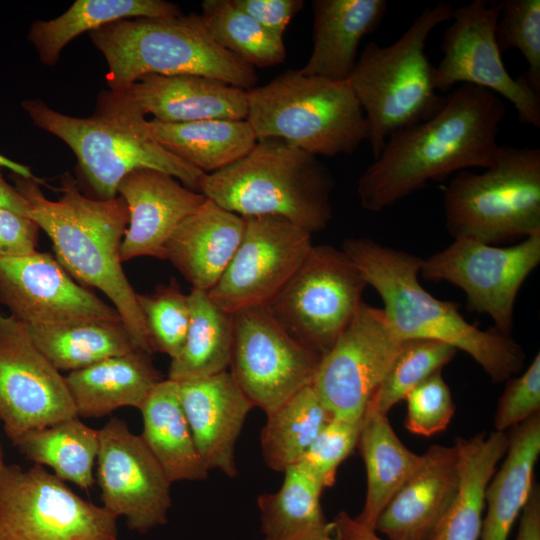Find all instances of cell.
Listing matches in <instances>:
<instances>
[{
  "label": "cell",
  "instance_id": "cell-1",
  "mask_svg": "<svg viewBox=\"0 0 540 540\" xmlns=\"http://www.w3.org/2000/svg\"><path fill=\"white\" fill-rule=\"evenodd\" d=\"M503 99L462 84L433 117L392 134L357 182L361 206L385 209L429 181L466 168H489L500 153L497 138L506 116Z\"/></svg>",
  "mask_w": 540,
  "mask_h": 540
},
{
  "label": "cell",
  "instance_id": "cell-2",
  "mask_svg": "<svg viewBox=\"0 0 540 540\" xmlns=\"http://www.w3.org/2000/svg\"><path fill=\"white\" fill-rule=\"evenodd\" d=\"M14 186L30 204L28 217L50 238L61 266L85 287L100 290L117 310L136 350L151 355L137 293L122 267L120 248L128 225L125 201L87 196L69 173L61 177L57 200L48 199L39 178L10 172Z\"/></svg>",
  "mask_w": 540,
  "mask_h": 540
},
{
  "label": "cell",
  "instance_id": "cell-3",
  "mask_svg": "<svg viewBox=\"0 0 540 540\" xmlns=\"http://www.w3.org/2000/svg\"><path fill=\"white\" fill-rule=\"evenodd\" d=\"M342 250L383 302L382 311L396 337L428 339L470 355L495 383L520 372L525 354L511 337L493 327L481 330L467 322L459 304L435 298L419 281L422 259L368 237H350Z\"/></svg>",
  "mask_w": 540,
  "mask_h": 540
},
{
  "label": "cell",
  "instance_id": "cell-4",
  "mask_svg": "<svg viewBox=\"0 0 540 540\" xmlns=\"http://www.w3.org/2000/svg\"><path fill=\"white\" fill-rule=\"evenodd\" d=\"M21 108L36 127L72 150L92 198H116L121 180L140 168L169 174L200 192L205 173L168 152L149 134L145 112L127 91L102 90L88 117L63 114L38 98L23 100Z\"/></svg>",
  "mask_w": 540,
  "mask_h": 540
},
{
  "label": "cell",
  "instance_id": "cell-5",
  "mask_svg": "<svg viewBox=\"0 0 540 540\" xmlns=\"http://www.w3.org/2000/svg\"><path fill=\"white\" fill-rule=\"evenodd\" d=\"M88 34L113 91H127L151 74L201 75L245 91L257 84L255 68L221 47L200 14L121 19Z\"/></svg>",
  "mask_w": 540,
  "mask_h": 540
},
{
  "label": "cell",
  "instance_id": "cell-6",
  "mask_svg": "<svg viewBox=\"0 0 540 540\" xmlns=\"http://www.w3.org/2000/svg\"><path fill=\"white\" fill-rule=\"evenodd\" d=\"M334 186L317 156L267 138L235 163L205 174L200 193L241 217L278 216L313 234L332 218Z\"/></svg>",
  "mask_w": 540,
  "mask_h": 540
},
{
  "label": "cell",
  "instance_id": "cell-7",
  "mask_svg": "<svg viewBox=\"0 0 540 540\" xmlns=\"http://www.w3.org/2000/svg\"><path fill=\"white\" fill-rule=\"evenodd\" d=\"M453 7L438 2L425 8L391 45L369 42L348 82L364 112L374 159L395 132L437 114L446 102L434 82L426 54L431 32L451 18Z\"/></svg>",
  "mask_w": 540,
  "mask_h": 540
},
{
  "label": "cell",
  "instance_id": "cell-8",
  "mask_svg": "<svg viewBox=\"0 0 540 540\" xmlns=\"http://www.w3.org/2000/svg\"><path fill=\"white\" fill-rule=\"evenodd\" d=\"M257 140L277 138L315 156L352 154L368 140L364 112L348 81L289 69L246 91Z\"/></svg>",
  "mask_w": 540,
  "mask_h": 540
},
{
  "label": "cell",
  "instance_id": "cell-9",
  "mask_svg": "<svg viewBox=\"0 0 540 540\" xmlns=\"http://www.w3.org/2000/svg\"><path fill=\"white\" fill-rule=\"evenodd\" d=\"M447 231L488 245L540 232V149L501 146L482 173L459 171L444 190Z\"/></svg>",
  "mask_w": 540,
  "mask_h": 540
},
{
  "label": "cell",
  "instance_id": "cell-10",
  "mask_svg": "<svg viewBox=\"0 0 540 540\" xmlns=\"http://www.w3.org/2000/svg\"><path fill=\"white\" fill-rule=\"evenodd\" d=\"M366 286L342 249L313 245L266 307L295 340L322 356L353 319Z\"/></svg>",
  "mask_w": 540,
  "mask_h": 540
},
{
  "label": "cell",
  "instance_id": "cell-11",
  "mask_svg": "<svg viewBox=\"0 0 540 540\" xmlns=\"http://www.w3.org/2000/svg\"><path fill=\"white\" fill-rule=\"evenodd\" d=\"M117 517L43 466L0 472V540H117Z\"/></svg>",
  "mask_w": 540,
  "mask_h": 540
},
{
  "label": "cell",
  "instance_id": "cell-12",
  "mask_svg": "<svg viewBox=\"0 0 540 540\" xmlns=\"http://www.w3.org/2000/svg\"><path fill=\"white\" fill-rule=\"evenodd\" d=\"M539 263L540 232L508 247L456 238L445 249L422 259L420 275L462 289L468 311L488 314L495 330L511 336L516 297Z\"/></svg>",
  "mask_w": 540,
  "mask_h": 540
},
{
  "label": "cell",
  "instance_id": "cell-13",
  "mask_svg": "<svg viewBox=\"0 0 540 540\" xmlns=\"http://www.w3.org/2000/svg\"><path fill=\"white\" fill-rule=\"evenodd\" d=\"M499 12V2L487 0L452 9L442 37L443 57L434 68L435 87L440 94L458 84L487 89L513 104L521 124L540 128V93L504 66L495 38Z\"/></svg>",
  "mask_w": 540,
  "mask_h": 540
},
{
  "label": "cell",
  "instance_id": "cell-14",
  "mask_svg": "<svg viewBox=\"0 0 540 540\" xmlns=\"http://www.w3.org/2000/svg\"><path fill=\"white\" fill-rule=\"evenodd\" d=\"M232 320L230 373L254 407L268 414L312 385L321 355L295 340L266 306Z\"/></svg>",
  "mask_w": 540,
  "mask_h": 540
},
{
  "label": "cell",
  "instance_id": "cell-15",
  "mask_svg": "<svg viewBox=\"0 0 540 540\" xmlns=\"http://www.w3.org/2000/svg\"><path fill=\"white\" fill-rule=\"evenodd\" d=\"M402 342L382 309L363 301L334 345L321 356L312 383L333 417L362 420Z\"/></svg>",
  "mask_w": 540,
  "mask_h": 540
},
{
  "label": "cell",
  "instance_id": "cell-16",
  "mask_svg": "<svg viewBox=\"0 0 540 540\" xmlns=\"http://www.w3.org/2000/svg\"><path fill=\"white\" fill-rule=\"evenodd\" d=\"M75 416L65 376L38 349L26 325L0 311V422L10 441Z\"/></svg>",
  "mask_w": 540,
  "mask_h": 540
},
{
  "label": "cell",
  "instance_id": "cell-17",
  "mask_svg": "<svg viewBox=\"0 0 540 540\" xmlns=\"http://www.w3.org/2000/svg\"><path fill=\"white\" fill-rule=\"evenodd\" d=\"M242 240L223 275L207 293L230 314L266 306L313 246L312 234L278 216L243 217Z\"/></svg>",
  "mask_w": 540,
  "mask_h": 540
},
{
  "label": "cell",
  "instance_id": "cell-18",
  "mask_svg": "<svg viewBox=\"0 0 540 540\" xmlns=\"http://www.w3.org/2000/svg\"><path fill=\"white\" fill-rule=\"evenodd\" d=\"M97 482L102 506L125 516L128 528L147 533L167 522L172 505L169 480L141 435L112 417L99 430Z\"/></svg>",
  "mask_w": 540,
  "mask_h": 540
},
{
  "label": "cell",
  "instance_id": "cell-19",
  "mask_svg": "<svg viewBox=\"0 0 540 540\" xmlns=\"http://www.w3.org/2000/svg\"><path fill=\"white\" fill-rule=\"evenodd\" d=\"M0 304L26 326L122 321L112 305L76 282L47 252L0 258Z\"/></svg>",
  "mask_w": 540,
  "mask_h": 540
},
{
  "label": "cell",
  "instance_id": "cell-20",
  "mask_svg": "<svg viewBox=\"0 0 540 540\" xmlns=\"http://www.w3.org/2000/svg\"><path fill=\"white\" fill-rule=\"evenodd\" d=\"M126 203L128 225L120 248L122 262L148 256L166 260V245L181 222L206 200L164 172L140 168L118 186Z\"/></svg>",
  "mask_w": 540,
  "mask_h": 540
},
{
  "label": "cell",
  "instance_id": "cell-21",
  "mask_svg": "<svg viewBox=\"0 0 540 540\" xmlns=\"http://www.w3.org/2000/svg\"><path fill=\"white\" fill-rule=\"evenodd\" d=\"M178 384L180 401L204 464L208 470L236 476V442L254 406L227 370Z\"/></svg>",
  "mask_w": 540,
  "mask_h": 540
},
{
  "label": "cell",
  "instance_id": "cell-22",
  "mask_svg": "<svg viewBox=\"0 0 540 540\" xmlns=\"http://www.w3.org/2000/svg\"><path fill=\"white\" fill-rule=\"evenodd\" d=\"M456 445H432L414 475L390 500L375 531L388 540H428L447 511L458 487Z\"/></svg>",
  "mask_w": 540,
  "mask_h": 540
},
{
  "label": "cell",
  "instance_id": "cell-23",
  "mask_svg": "<svg viewBox=\"0 0 540 540\" xmlns=\"http://www.w3.org/2000/svg\"><path fill=\"white\" fill-rule=\"evenodd\" d=\"M127 92L146 115L165 123L246 120L248 114L245 90L201 75H146Z\"/></svg>",
  "mask_w": 540,
  "mask_h": 540
},
{
  "label": "cell",
  "instance_id": "cell-24",
  "mask_svg": "<svg viewBox=\"0 0 540 540\" xmlns=\"http://www.w3.org/2000/svg\"><path fill=\"white\" fill-rule=\"evenodd\" d=\"M245 229V219L212 200L184 219L166 245V260L193 289L208 292L232 260Z\"/></svg>",
  "mask_w": 540,
  "mask_h": 540
},
{
  "label": "cell",
  "instance_id": "cell-25",
  "mask_svg": "<svg viewBox=\"0 0 540 540\" xmlns=\"http://www.w3.org/2000/svg\"><path fill=\"white\" fill-rule=\"evenodd\" d=\"M313 48L299 69L307 76L344 82L358 60L362 38L377 30L386 0H313Z\"/></svg>",
  "mask_w": 540,
  "mask_h": 540
},
{
  "label": "cell",
  "instance_id": "cell-26",
  "mask_svg": "<svg viewBox=\"0 0 540 540\" xmlns=\"http://www.w3.org/2000/svg\"><path fill=\"white\" fill-rule=\"evenodd\" d=\"M151 355L132 350L65 376L78 417L99 418L122 407L140 408L163 380Z\"/></svg>",
  "mask_w": 540,
  "mask_h": 540
},
{
  "label": "cell",
  "instance_id": "cell-27",
  "mask_svg": "<svg viewBox=\"0 0 540 540\" xmlns=\"http://www.w3.org/2000/svg\"><path fill=\"white\" fill-rule=\"evenodd\" d=\"M508 443V434L499 431L455 439L459 453L458 487L428 540H479L486 489Z\"/></svg>",
  "mask_w": 540,
  "mask_h": 540
},
{
  "label": "cell",
  "instance_id": "cell-28",
  "mask_svg": "<svg viewBox=\"0 0 540 540\" xmlns=\"http://www.w3.org/2000/svg\"><path fill=\"white\" fill-rule=\"evenodd\" d=\"M357 446L365 464L367 488L363 509L355 519L375 530L378 517L419 469L423 455L409 450L396 435L387 415L369 404L361 421Z\"/></svg>",
  "mask_w": 540,
  "mask_h": 540
},
{
  "label": "cell",
  "instance_id": "cell-29",
  "mask_svg": "<svg viewBox=\"0 0 540 540\" xmlns=\"http://www.w3.org/2000/svg\"><path fill=\"white\" fill-rule=\"evenodd\" d=\"M143 419L142 439L169 480L200 481L208 477L194 443L179 395V384L159 382L139 408Z\"/></svg>",
  "mask_w": 540,
  "mask_h": 540
},
{
  "label": "cell",
  "instance_id": "cell-30",
  "mask_svg": "<svg viewBox=\"0 0 540 540\" xmlns=\"http://www.w3.org/2000/svg\"><path fill=\"white\" fill-rule=\"evenodd\" d=\"M500 469L485 494L487 513L479 540H508L533 486V472L540 454V413L513 427Z\"/></svg>",
  "mask_w": 540,
  "mask_h": 540
},
{
  "label": "cell",
  "instance_id": "cell-31",
  "mask_svg": "<svg viewBox=\"0 0 540 540\" xmlns=\"http://www.w3.org/2000/svg\"><path fill=\"white\" fill-rule=\"evenodd\" d=\"M146 128L164 149L205 174L240 160L258 141L247 120L165 123L152 119Z\"/></svg>",
  "mask_w": 540,
  "mask_h": 540
},
{
  "label": "cell",
  "instance_id": "cell-32",
  "mask_svg": "<svg viewBox=\"0 0 540 540\" xmlns=\"http://www.w3.org/2000/svg\"><path fill=\"white\" fill-rule=\"evenodd\" d=\"M180 8L164 0H76L60 16L36 20L27 39L43 65L54 66L62 50L84 32H91L121 19L138 17H175Z\"/></svg>",
  "mask_w": 540,
  "mask_h": 540
},
{
  "label": "cell",
  "instance_id": "cell-33",
  "mask_svg": "<svg viewBox=\"0 0 540 540\" xmlns=\"http://www.w3.org/2000/svg\"><path fill=\"white\" fill-rule=\"evenodd\" d=\"M188 299L187 335L168 371V379L177 383L226 371L232 353V314L213 302L205 291L192 288Z\"/></svg>",
  "mask_w": 540,
  "mask_h": 540
},
{
  "label": "cell",
  "instance_id": "cell-34",
  "mask_svg": "<svg viewBox=\"0 0 540 540\" xmlns=\"http://www.w3.org/2000/svg\"><path fill=\"white\" fill-rule=\"evenodd\" d=\"M280 489L258 497L264 540H330L332 522L322 507V489L295 465L284 471Z\"/></svg>",
  "mask_w": 540,
  "mask_h": 540
},
{
  "label": "cell",
  "instance_id": "cell-35",
  "mask_svg": "<svg viewBox=\"0 0 540 540\" xmlns=\"http://www.w3.org/2000/svg\"><path fill=\"white\" fill-rule=\"evenodd\" d=\"M26 327L38 349L59 371H77L136 350L122 321L89 320Z\"/></svg>",
  "mask_w": 540,
  "mask_h": 540
},
{
  "label": "cell",
  "instance_id": "cell-36",
  "mask_svg": "<svg viewBox=\"0 0 540 540\" xmlns=\"http://www.w3.org/2000/svg\"><path fill=\"white\" fill-rule=\"evenodd\" d=\"M13 445L26 459L50 467L63 481L84 490L95 483L99 430L87 426L78 416L31 431Z\"/></svg>",
  "mask_w": 540,
  "mask_h": 540
},
{
  "label": "cell",
  "instance_id": "cell-37",
  "mask_svg": "<svg viewBox=\"0 0 540 540\" xmlns=\"http://www.w3.org/2000/svg\"><path fill=\"white\" fill-rule=\"evenodd\" d=\"M266 415L260 437L262 456L278 472L295 465L333 418L312 385Z\"/></svg>",
  "mask_w": 540,
  "mask_h": 540
},
{
  "label": "cell",
  "instance_id": "cell-38",
  "mask_svg": "<svg viewBox=\"0 0 540 540\" xmlns=\"http://www.w3.org/2000/svg\"><path fill=\"white\" fill-rule=\"evenodd\" d=\"M200 14L212 38L225 50L253 68L272 67L284 62L287 52L279 38L232 0H205Z\"/></svg>",
  "mask_w": 540,
  "mask_h": 540
},
{
  "label": "cell",
  "instance_id": "cell-39",
  "mask_svg": "<svg viewBox=\"0 0 540 540\" xmlns=\"http://www.w3.org/2000/svg\"><path fill=\"white\" fill-rule=\"evenodd\" d=\"M456 353L457 350L451 345L436 340L403 341L369 405L387 415L390 409L404 400L416 386L440 372Z\"/></svg>",
  "mask_w": 540,
  "mask_h": 540
},
{
  "label": "cell",
  "instance_id": "cell-40",
  "mask_svg": "<svg viewBox=\"0 0 540 540\" xmlns=\"http://www.w3.org/2000/svg\"><path fill=\"white\" fill-rule=\"evenodd\" d=\"M137 302L153 351L165 353L171 360L176 358L183 348L190 321L188 294L172 278L149 294L137 293Z\"/></svg>",
  "mask_w": 540,
  "mask_h": 540
},
{
  "label": "cell",
  "instance_id": "cell-41",
  "mask_svg": "<svg viewBox=\"0 0 540 540\" xmlns=\"http://www.w3.org/2000/svg\"><path fill=\"white\" fill-rule=\"evenodd\" d=\"M495 29L500 52L518 49L527 63L523 77L540 93V0H503Z\"/></svg>",
  "mask_w": 540,
  "mask_h": 540
},
{
  "label": "cell",
  "instance_id": "cell-42",
  "mask_svg": "<svg viewBox=\"0 0 540 540\" xmlns=\"http://www.w3.org/2000/svg\"><path fill=\"white\" fill-rule=\"evenodd\" d=\"M361 421L333 417L295 466L322 490L333 486L338 467L357 447Z\"/></svg>",
  "mask_w": 540,
  "mask_h": 540
},
{
  "label": "cell",
  "instance_id": "cell-43",
  "mask_svg": "<svg viewBox=\"0 0 540 540\" xmlns=\"http://www.w3.org/2000/svg\"><path fill=\"white\" fill-rule=\"evenodd\" d=\"M404 400L407 402L405 427L417 435L431 436L443 431L455 412L450 388L441 371L416 386Z\"/></svg>",
  "mask_w": 540,
  "mask_h": 540
},
{
  "label": "cell",
  "instance_id": "cell-44",
  "mask_svg": "<svg viewBox=\"0 0 540 540\" xmlns=\"http://www.w3.org/2000/svg\"><path fill=\"white\" fill-rule=\"evenodd\" d=\"M540 410V354L537 353L529 367L518 377L507 380L494 417L495 431L507 429L524 422Z\"/></svg>",
  "mask_w": 540,
  "mask_h": 540
},
{
  "label": "cell",
  "instance_id": "cell-45",
  "mask_svg": "<svg viewBox=\"0 0 540 540\" xmlns=\"http://www.w3.org/2000/svg\"><path fill=\"white\" fill-rule=\"evenodd\" d=\"M39 226L29 217L0 210V258L37 251Z\"/></svg>",
  "mask_w": 540,
  "mask_h": 540
},
{
  "label": "cell",
  "instance_id": "cell-46",
  "mask_svg": "<svg viewBox=\"0 0 540 540\" xmlns=\"http://www.w3.org/2000/svg\"><path fill=\"white\" fill-rule=\"evenodd\" d=\"M273 35L282 38L292 20L304 7L303 0H232Z\"/></svg>",
  "mask_w": 540,
  "mask_h": 540
},
{
  "label": "cell",
  "instance_id": "cell-47",
  "mask_svg": "<svg viewBox=\"0 0 540 540\" xmlns=\"http://www.w3.org/2000/svg\"><path fill=\"white\" fill-rule=\"evenodd\" d=\"M516 540H540V488L533 484L522 509Z\"/></svg>",
  "mask_w": 540,
  "mask_h": 540
},
{
  "label": "cell",
  "instance_id": "cell-48",
  "mask_svg": "<svg viewBox=\"0 0 540 540\" xmlns=\"http://www.w3.org/2000/svg\"><path fill=\"white\" fill-rule=\"evenodd\" d=\"M332 525L333 531L341 540H385L379 537L374 529L359 523L345 511L336 515Z\"/></svg>",
  "mask_w": 540,
  "mask_h": 540
},
{
  "label": "cell",
  "instance_id": "cell-49",
  "mask_svg": "<svg viewBox=\"0 0 540 540\" xmlns=\"http://www.w3.org/2000/svg\"><path fill=\"white\" fill-rule=\"evenodd\" d=\"M4 168L0 167V210H8L27 216L30 212V204L20 191L9 183L4 175Z\"/></svg>",
  "mask_w": 540,
  "mask_h": 540
},
{
  "label": "cell",
  "instance_id": "cell-50",
  "mask_svg": "<svg viewBox=\"0 0 540 540\" xmlns=\"http://www.w3.org/2000/svg\"><path fill=\"white\" fill-rule=\"evenodd\" d=\"M0 167L9 170L11 173L26 177L37 178L29 166L14 161L0 153Z\"/></svg>",
  "mask_w": 540,
  "mask_h": 540
},
{
  "label": "cell",
  "instance_id": "cell-51",
  "mask_svg": "<svg viewBox=\"0 0 540 540\" xmlns=\"http://www.w3.org/2000/svg\"><path fill=\"white\" fill-rule=\"evenodd\" d=\"M5 463H4V457H3V452H2V448H1V444H0V472L2 470V468L4 467Z\"/></svg>",
  "mask_w": 540,
  "mask_h": 540
},
{
  "label": "cell",
  "instance_id": "cell-52",
  "mask_svg": "<svg viewBox=\"0 0 540 540\" xmlns=\"http://www.w3.org/2000/svg\"><path fill=\"white\" fill-rule=\"evenodd\" d=\"M330 540H341V539L335 534V537H331Z\"/></svg>",
  "mask_w": 540,
  "mask_h": 540
}]
</instances>
